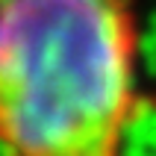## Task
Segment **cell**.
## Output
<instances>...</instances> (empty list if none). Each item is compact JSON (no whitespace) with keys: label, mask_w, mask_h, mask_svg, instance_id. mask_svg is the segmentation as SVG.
I'll list each match as a JSON object with an SVG mask.
<instances>
[{"label":"cell","mask_w":156,"mask_h":156,"mask_svg":"<svg viewBox=\"0 0 156 156\" xmlns=\"http://www.w3.org/2000/svg\"><path fill=\"white\" fill-rule=\"evenodd\" d=\"M139 71L136 0H0V156H127Z\"/></svg>","instance_id":"cell-1"}]
</instances>
